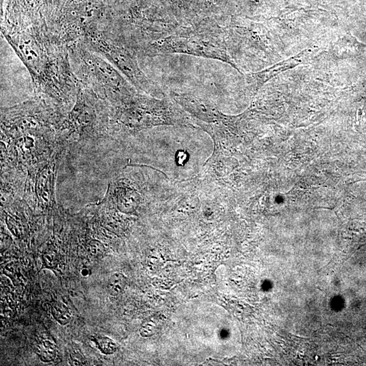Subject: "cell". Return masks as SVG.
<instances>
[{
    "mask_svg": "<svg viewBox=\"0 0 366 366\" xmlns=\"http://www.w3.org/2000/svg\"><path fill=\"white\" fill-rule=\"evenodd\" d=\"M70 363L72 365H86V361L80 353L73 352L70 355Z\"/></svg>",
    "mask_w": 366,
    "mask_h": 366,
    "instance_id": "cell-10",
    "label": "cell"
},
{
    "mask_svg": "<svg viewBox=\"0 0 366 366\" xmlns=\"http://www.w3.org/2000/svg\"><path fill=\"white\" fill-rule=\"evenodd\" d=\"M128 279L124 274L116 272L110 277L107 285V290L112 296H118L124 292Z\"/></svg>",
    "mask_w": 366,
    "mask_h": 366,
    "instance_id": "cell-5",
    "label": "cell"
},
{
    "mask_svg": "<svg viewBox=\"0 0 366 366\" xmlns=\"http://www.w3.org/2000/svg\"><path fill=\"white\" fill-rule=\"evenodd\" d=\"M51 313L54 319L61 326H66L72 320V313L68 307L63 303L56 302L52 305Z\"/></svg>",
    "mask_w": 366,
    "mask_h": 366,
    "instance_id": "cell-6",
    "label": "cell"
},
{
    "mask_svg": "<svg viewBox=\"0 0 366 366\" xmlns=\"http://www.w3.org/2000/svg\"><path fill=\"white\" fill-rule=\"evenodd\" d=\"M311 51L309 50L303 51L294 57L285 60L279 63L274 64L267 70L261 71L257 73H253L247 75V84L251 86L254 91H257L261 88L266 82L280 74L281 72H285L290 68L302 64L306 58H309Z\"/></svg>",
    "mask_w": 366,
    "mask_h": 366,
    "instance_id": "cell-3",
    "label": "cell"
},
{
    "mask_svg": "<svg viewBox=\"0 0 366 366\" xmlns=\"http://www.w3.org/2000/svg\"><path fill=\"white\" fill-rule=\"evenodd\" d=\"M87 253L94 258L100 259L105 255L106 247L103 243L97 239H90L86 244Z\"/></svg>",
    "mask_w": 366,
    "mask_h": 366,
    "instance_id": "cell-9",
    "label": "cell"
},
{
    "mask_svg": "<svg viewBox=\"0 0 366 366\" xmlns=\"http://www.w3.org/2000/svg\"><path fill=\"white\" fill-rule=\"evenodd\" d=\"M36 353L42 362H52L57 357V345L49 339H43L37 345Z\"/></svg>",
    "mask_w": 366,
    "mask_h": 366,
    "instance_id": "cell-4",
    "label": "cell"
},
{
    "mask_svg": "<svg viewBox=\"0 0 366 366\" xmlns=\"http://www.w3.org/2000/svg\"><path fill=\"white\" fill-rule=\"evenodd\" d=\"M66 149L64 146L59 147L49 159L27 172L24 201H30L41 209H51L55 207L56 179Z\"/></svg>",
    "mask_w": 366,
    "mask_h": 366,
    "instance_id": "cell-2",
    "label": "cell"
},
{
    "mask_svg": "<svg viewBox=\"0 0 366 366\" xmlns=\"http://www.w3.org/2000/svg\"><path fill=\"white\" fill-rule=\"evenodd\" d=\"M42 269L55 270L59 265V253L55 245H49L41 255Z\"/></svg>",
    "mask_w": 366,
    "mask_h": 366,
    "instance_id": "cell-7",
    "label": "cell"
},
{
    "mask_svg": "<svg viewBox=\"0 0 366 366\" xmlns=\"http://www.w3.org/2000/svg\"><path fill=\"white\" fill-rule=\"evenodd\" d=\"M80 273L82 274V277H84V278H88V277L90 276L92 274V271L90 268L88 267H83L82 269H81Z\"/></svg>",
    "mask_w": 366,
    "mask_h": 366,
    "instance_id": "cell-11",
    "label": "cell"
},
{
    "mask_svg": "<svg viewBox=\"0 0 366 366\" xmlns=\"http://www.w3.org/2000/svg\"><path fill=\"white\" fill-rule=\"evenodd\" d=\"M154 55L182 53L219 60L240 68L228 53L225 33L221 28H189L157 41L153 47Z\"/></svg>",
    "mask_w": 366,
    "mask_h": 366,
    "instance_id": "cell-1",
    "label": "cell"
},
{
    "mask_svg": "<svg viewBox=\"0 0 366 366\" xmlns=\"http://www.w3.org/2000/svg\"><path fill=\"white\" fill-rule=\"evenodd\" d=\"M290 335H292V336H295V337H296V338L303 339V340H309V338H303V337H301V336H296V335H294V334H290Z\"/></svg>",
    "mask_w": 366,
    "mask_h": 366,
    "instance_id": "cell-12",
    "label": "cell"
},
{
    "mask_svg": "<svg viewBox=\"0 0 366 366\" xmlns=\"http://www.w3.org/2000/svg\"><path fill=\"white\" fill-rule=\"evenodd\" d=\"M93 341L95 342L98 349L104 355L113 354L117 351L118 347L116 343L107 336L94 338Z\"/></svg>",
    "mask_w": 366,
    "mask_h": 366,
    "instance_id": "cell-8",
    "label": "cell"
}]
</instances>
